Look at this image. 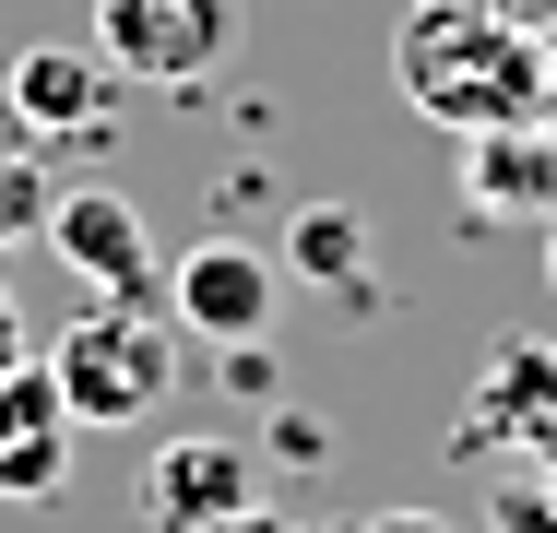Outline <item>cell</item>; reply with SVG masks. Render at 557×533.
I'll return each mask as SVG.
<instances>
[{
    "mask_svg": "<svg viewBox=\"0 0 557 533\" xmlns=\"http://www.w3.org/2000/svg\"><path fill=\"white\" fill-rule=\"evenodd\" d=\"M273 297H285V273H273V249H249V237H202V249H178L166 261V320L190 332V344H261L273 332Z\"/></svg>",
    "mask_w": 557,
    "mask_h": 533,
    "instance_id": "cell-4",
    "label": "cell"
},
{
    "mask_svg": "<svg viewBox=\"0 0 557 533\" xmlns=\"http://www.w3.org/2000/svg\"><path fill=\"white\" fill-rule=\"evenodd\" d=\"M72 438H84V426L60 404V380L24 356V368L0 380V498H12V510H48V498L72 486Z\"/></svg>",
    "mask_w": 557,
    "mask_h": 533,
    "instance_id": "cell-7",
    "label": "cell"
},
{
    "mask_svg": "<svg viewBox=\"0 0 557 533\" xmlns=\"http://www.w3.org/2000/svg\"><path fill=\"white\" fill-rule=\"evenodd\" d=\"M462 202L474 213H557V131H474L462 142Z\"/></svg>",
    "mask_w": 557,
    "mask_h": 533,
    "instance_id": "cell-9",
    "label": "cell"
},
{
    "mask_svg": "<svg viewBox=\"0 0 557 533\" xmlns=\"http://www.w3.org/2000/svg\"><path fill=\"white\" fill-rule=\"evenodd\" d=\"M202 533H297L285 510H225V522H202Z\"/></svg>",
    "mask_w": 557,
    "mask_h": 533,
    "instance_id": "cell-14",
    "label": "cell"
},
{
    "mask_svg": "<svg viewBox=\"0 0 557 533\" xmlns=\"http://www.w3.org/2000/svg\"><path fill=\"white\" fill-rule=\"evenodd\" d=\"M392 72H404L416 119H440L462 142L474 131H534V119H557L546 24L522 0H416L404 36H392Z\"/></svg>",
    "mask_w": 557,
    "mask_h": 533,
    "instance_id": "cell-1",
    "label": "cell"
},
{
    "mask_svg": "<svg viewBox=\"0 0 557 533\" xmlns=\"http://www.w3.org/2000/svg\"><path fill=\"white\" fill-rule=\"evenodd\" d=\"M48 380H60V404H72V426H143L166 392H178V320L166 309H119V297H96V309L72 320L48 356H36Z\"/></svg>",
    "mask_w": 557,
    "mask_h": 533,
    "instance_id": "cell-2",
    "label": "cell"
},
{
    "mask_svg": "<svg viewBox=\"0 0 557 533\" xmlns=\"http://www.w3.org/2000/svg\"><path fill=\"white\" fill-rule=\"evenodd\" d=\"M96 48L119 84H202L237 48V0H96Z\"/></svg>",
    "mask_w": 557,
    "mask_h": 533,
    "instance_id": "cell-3",
    "label": "cell"
},
{
    "mask_svg": "<svg viewBox=\"0 0 557 533\" xmlns=\"http://www.w3.org/2000/svg\"><path fill=\"white\" fill-rule=\"evenodd\" d=\"M24 142H36V131H24V119H12V96H0V154H24ZM36 154H48V142H36Z\"/></svg>",
    "mask_w": 557,
    "mask_h": 533,
    "instance_id": "cell-16",
    "label": "cell"
},
{
    "mask_svg": "<svg viewBox=\"0 0 557 533\" xmlns=\"http://www.w3.org/2000/svg\"><path fill=\"white\" fill-rule=\"evenodd\" d=\"M12 119L60 154V142H108L119 131V72H108V48H24L12 60Z\"/></svg>",
    "mask_w": 557,
    "mask_h": 533,
    "instance_id": "cell-6",
    "label": "cell"
},
{
    "mask_svg": "<svg viewBox=\"0 0 557 533\" xmlns=\"http://www.w3.org/2000/svg\"><path fill=\"white\" fill-rule=\"evenodd\" d=\"M225 510H261V462L237 450V438H166L154 462H143V522L154 533H202Z\"/></svg>",
    "mask_w": 557,
    "mask_h": 533,
    "instance_id": "cell-8",
    "label": "cell"
},
{
    "mask_svg": "<svg viewBox=\"0 0 557 533\" xmlns=\"http://www.w3.org/2000/svg\"><path fill=\"white\" fill-rule=\"evenodd\" d=\"M24 356H36V344H24V309H12V285H0V380H12Z\"/></svg>",
    "mask_w": 557,
    "mask_h": 533,
    "instance_id": "cell-13",
    "label": "cell"
},
{
    "mask_svg": "<svg viewBox=\"0 0 557 533\" xmlns=\"http://www.w3.org/2000/svg\"><path fill=\"white\" fill-rule=\"evenodd\" d=\"M48 202H60V178H48V154L24 142V154H0V249H24V237H48Z\"/></svg>",
    "mask_w": 557,
    "mask_h": 533,
    "instance_id": "cell-11",
    "label": "cell"
},
{
    "mask_svg": "<svg viewBox=\"0 0 557 533\" xmlns=\"http://www.w3.org/2000/svg\"><path fill=\"white\" fill-rule=\"evenodd\" d=\"M498 533H557V474L546 486H510V498H498Z\"/></svg>",
    "mask_w": 557,
    "mask_h": 533,
    "instance_id": "cell-12",
    "label": "cell"
},
{
    "mask_svg": "<svg viewBox=\"0 0 557 533\" xmlns=\"http://www.w3.org/2000/svg\"><path fill=\"white\" fill-rule=\"evenodd\" d=\"M546 84H557V0H546Z\"/></svg>",
    "mask_w": 557,
    "mask_h": 533,
    "instance_id": "cell-17",
    "label": "cell"
},
{
    "mask_svg": "<svg viewBox=\"0 0 557 533\" xmlns=\"http://www.w3.org/2000/svg\"><path fill=\"white\" fill-rule=\"evenodd\" d=\"M368 533H450V522H440V510H380Z\"/></svg>",
    "mask_w": 557,
    "mask_h": 533,
    "instance_id": "cell-15",
    "label": "cell"
},
{
    "mask_svg": "<svg viewBox=\"0 0 557 533\" xmlns=\"http://www.w3.org/2000/svg\"><path fill=\"white\" fill-rule=\"evenodd\" d=\"M48 249L119 309H166V261H154V225H143L131 190H60L48 202Z\"/></svg>",
    "mask_w": 557,
    "mask_h": 533,
    "instance_id": "cell-5",
    "label": "cell"
},
{
    "mask_svg": "<svg viewBox=\"0 0 557 533\" xmlns=\"http://www.w3.org/2000/svg\"><path fill=\"white\" fill-rule=\"evenodd\" d=\"M285 261H297L309 285H344V297L368 309V225H356V202H297L285 213Z\"/></svg>",
    "mask_w": 557,
    "mask_h": 533,
    "instance_id": "cell-10",
    "label": "cell"
}]
</instances>
